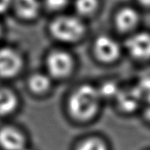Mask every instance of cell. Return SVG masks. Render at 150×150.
I'll return each instance as SVG.
<instances>
[{
  "label": "cell",
  "instance_id": "7",
  "mask_svg": "<svg viewBox=\"0 0 150 150\" xmlns=\"http://www.w3.org/2000/svg\"><path fill=\"white\" fill-rule=\"evenodd\" d=\"M11 7L20 20L33 21L40 16L42 2L40 0H12Z\"/></svg>",
  "mask_w": 150,
  "mask_h": 150
},
{
  "label": "cell",
  "instance_id": "10",
  "mask_svg": "<svg viewBox=\"0 0 150 150\" xmlns=\"http://www.w3.org/2000/svg\"><path fill=\"white\" fill-rule=\"evenodd\" d=\"M18 104V99L13 92L7 89H0V115L12 113Z\"/></svg>",
  "mask_w": 150,
  "mask_h": 150
},
{
  "label": "cell",
  "instance_id": "11",
  "mask_svg": "<svg viewBox=\"0 0 150 150\" xmlns=\"http://www.w3.org/2000/svg\"><path fill=\"white\" fill-rule=\"evenodd\" d=\"M28 84L32 91L36 94H43L50 88L51 81L45 74H36L30 78Z\"/></svg>",
  "mask_w": 150,
  "mask_h": 150
},
{
  "label": "cell",
  "instance_id": "12",
  "mask_svg": "<svg viewBox=\"0 0 150 150\" xmlns=\"http://www.w3.org/2000/svg\"><path fill=\"white\" fill-rule=\"evenodd\" d=\"M76 150H109V146L101 137H90L81 141Z\"/></svg>",
  "mask_w": 150,
  "mask_h": 150
},
{
  "label": "cell",
  "instance_id": "8",
  "mask_svg": "<svg viewBox=\"0 0 150 150\" xmlns=\"http://www.w3.org/2000/svg\"><path fill=\"white\" fill-rule=\"evenodd\" d=\"M0 146L5 150H23L25 138L16 128L5 127L0 130Z\"/></svg>",
  "mask_w": 150,
  "mask_h": 150
},
{
  "label": "cell",
  "instance_id": "13",
  "mask_svg": "<svg viewBox=\"0 0 150 150\" xmlns=\"http://www.w3.org/2000/svg\"><path fill=\"white\" fill-rule=\"evenodd\" d=\"M98 6V0H75L74 2L75 10L82 16H91L96 11Z\"/></svg>",
  "mask_w": 150,
  "mask_h": 150
},
{
  "label": "cell",
  "instance_id": "19",
  "mask_svg": "<svg viewBox=\"0 0 150 150\" xmlns=\"http://www.w3.org/2000/svg\"><path fill=\"white\" fill-rule=\"evenodd\" d=\"M23 150H31V149H24Z\"/></svg>",
  "mask_w": 150,
  "mask_h": 150
},
{
  "label": "cell",
  "instance_id": "3",
  "mask_svg": "<svg viewBox=\"0 0 150 150\" xmlns=\"http://www.w3.org/2000/svg\"><path fill=\"white\" fill-rule=\"evenodd\" d=\"M74 65L70 53L57 49L50 52L46 57V67L49 74L56 79H65L73 71Z\"/></svg>",
  "mask_w": 150,
  "mask_h": 150
},
{
  "label": "cell",
  "instance_id": "14",
  "mask_svg": "<svg viewBox=\"0 0 150 150\" xmlns=\"http://www.w3.org/2000/svg\"><path fill=\"white\" fill-rule=\"evenodd\" d=\"M69 0H43L42 6L52 12H59L68 5Z\"/></svg>",
  "mask_w": 150,
  "mask_h": 150
},
{
  "label": "cell",
  "instance_id": "6",
  "mask_svg": "<svg viewBox=\"0 0 150 150\" xmlns=\"http://www.w3.org/2000/svg\"><path fill=\"white\" fill-rule=\"evenodd\" d=\"M126 48L131 56L140 61L150 59V34L139 33L126 41Z\"/></svg>",
  "mask_w": 150,
  "mask_h": 150
},
{
  "label": "cell",
  "instance_id": "16",
  "mask_svg": "<svg viewBox=\"0 0 150 150\" xmlns=\"http://www.w3.org/2000/svg\"><path fill=\"white\" fill-rule=\"evenodd\" d=\"M144 116L147 120L150 122V102H149V104L147 105L144 109Z\"/></svg>",
  "mask_w": 150,
  "mask_h": 150
},
{
  "label": "cell",
  "instance_id": "4",
  "mask_svg": "<svg viewBox=\"0 0 150 150\" xmlns=\"http://www.w3.org/2000/svg\"><path fill=\"white\" fill-rule=\"evenodd\" d=\"M23 58L19 51L11 47L0 48V77L11 79L23 67Z\"/></svg>",
  "mask_w": 150,
  "mask_h": 150
},
{
  "label": "cell",
  "instance_id": "1",
  "mask_svg": "<svg viewBox=\"0 0 150 150\" xmlns=\"http://www.w3.org/2000/svg\"><path fill=\"white\" fill-rule=\"evenodd\" d=\"M102 100L98 87L89 84L80 86L72 93L69 99V114L80 122L91 120L98 115Z\"/></svg>",
  "mask_w": 150,
  "mask_h": 150
},
{
  "label": "cell",
  "instance_id": "2",
  "mask_svg": "<svg viewBox=\"0 0 150 150\" xmlns=\"http://www.w3.org/2000/svg\"><path fill=\"white\" fill-rule=\"evenodd\" d=\"M86 26L79 17L61 15L51 20L49 33L56 40L62 43H74L84 36Z\"/></svg>",
  "mask_w": 150,
  "mask_h": 150
},
{
  "label": "cell",
  "instance_id": "17",
  "mask_svg": "<svg viewBox=\"0 0 150 150\" xmlns=\"http://www.w3.org/2000/svg\"><path fill=\"white\" fill-rule=\"evenodd\" d=\"M137 2L142 6L148 7H150V0H137Z\"/></svg>",
  "mask_w": 150,
  "mask_h": 150
},
{
  "label": "cell",
  "instance_id": "5",
  "mask_svg": "<svg viewBox=\"0 0 150 150\" xmlns=\"http://www.w3.org/2000/svg\"><path fill=\"white\" fill-rule=\"evenodd\" d=\"M94 51L96 57L103 63H112L120 57V46L111 36L103 35L95 40Z\"/></svg>",
  "mask_w": 150,
  "mask_h": 150
},
{
  "label": "cell",
  "instance_id": "18",
  "mask_svg": "<svg viewBox=\"0 0 150 150\" xmlns=\"http://www.w3.org/2000/svg\"><path fill=\"white\" fill-rule=\"evenodd\" d=\"M1 35H2V28L0 26V36H1Z\"/></svg>",
  "mask_w": 150,
  "mask_h": 150
},
{
  "label": "cell",
  "instance_id": "15",
  "mask_svg": "<svg viewBox=\"0 0 150 150\" xmlns=\"http://www.w3.org/2000/svg\"><path fill=\"white\" fill-rule=\"evenodd\" d=\"M12 0H0V15L7 11L9 7H11Z\"/></svg>",
  "mask_w": 150,
  "mask_h": 150
},
{
  "label": "cell",
  "instance_id": "9",
  "mask_svg": "<svg viewBox=\"0 0 150 150\" xmlns=\"http://www.w3.org/2000/svg\"><path fill=\"white\" fill-rule=\"evenodd\" d=\"M139 14L132 7L121 9L115 18V23L118 29L122 32H128L133 29L139 22Z\"/></svg>",
  "mask_w": 150,
  "mask_h": 150
}]
</instances>
